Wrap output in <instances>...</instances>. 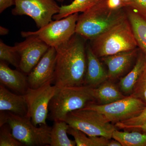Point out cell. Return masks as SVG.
<instances>
[{
    "label": "cell",
    "instance_id": "1",
    "mask_svg": "<svg viewBox=\"0 0 146 146\" xmlns=\"http://www.w3.org/2000/svg\"><path fill=\"white\" fill-rule=\"evenodd\" d=\"M85 39L76 34L56 47V64L53 82L58 89L84 84L86 70Z\"/></svg>",
    "mask_w": 146,
    "mask_h": 146
},
{
    "label": "cell",
    "instance_id": "2",
    "mask_svg": "<svg viewBox=\"0 0 146 146\" xmlns=\"http://www.w3.org/2000/svg\"><path fill=\"white\" fill-rule=\"evenodd\" d=\"M127 18L124 8L110 9L103 0L79 15L75 33L91 41Z\"/></svg>",
    "mask_w": 146,
    "mask_h": 146
},
{
    "label": "cell",
    "instance_id": "3",
    "mask_svg": "<svg viewBox=\"0 0 146 146\" xmlns=\"http://www.w3.org/2000/svg\"><path fill=\"white\" fill-rule=\"evenodd\" d=\"M90 41L91 49L98 58L131 50L138 46L127 18Z\"/></svg>",
    "mask_w": 146,
    "mask_h": 146
},
{
    "label": "cell",
    "instance_id": "4",
    "mask_svg": "<svg viewBox=\"0 0 146 146\" xmlns=\"http://www.w3.org/2000/svg\"><path fill=\"white\" fill-rule=\"evenodd\" d=\"M92 89L85 85L58 88L50 101L49 119L64 121L70 112L83 108L89 103L94 102Z\"/></svg>",
    "mask_w": 146,
    "mask_h": 146
},
{
    "label": "cell",
    "instance_id": "5",
    "mask_svg": "<svg viewBox=\"0 0 146 146\" xmlns=\"http://www.w3.org/2000/svg\"><path fill=\"white\" fill-rule=\"evenodd\" d=\"M7 121L13 136L24 146H50L52 127L41 124L39 127L32 122L27 116L16 115L6 111Z\"/></svg>",
    "mask_w": 146,
    "mask_h": 146
},
{
    "label": "cell",
    "instance_id": "6",
    "mask_svg": "<svg viewBox=\"0 0 146 146\" xmlns=\"http://www.w3.org/2000/svg\"><path fill=\"white\" fill-rule=\"evenodd\" d=\"M64 121L70 127L80 130L89 136H102L110 139L116 129L115 126L101 113L84 108L70 112Z\"/></svg>",
    "mask_w": 146,
    "mask_h": 146
},
{
    "label": "cell",
    "instance_id": "7",
    "mask_svg": "<svg viewBox=\"0 0 146 146\" xmlns=\"http://www.w3.org/2000/svg\"><path fill=\"white\" fill-rule=\"evenodd\" d=\"M79 13L71 14L65 18L52 21L35 31H22L23 37L36 35L49 47H56L68 42L75 34Z\"/></svg>",
    "mask_w": 146,
    "mask_h": 146
},
{
    "label": "cell",
    "instance_id": "8",
    "mask_svg": "<svg viewBox=\"0 0 146 146\" xmlns=\"http://www.w3.org/2000/svg\"><path fill=\"white\" fill-rule=\"evenodd\" d=\"M146 106V104L131 95L107 104H99L91 102L84 108L99 112L109 122H122L138 116Z\"/></svg>",
    "mask_w": 146,
    "mask_h": 146
},
{
    "label": "cell",
    "instance_id": "9",
    "mask_svg": "<svg viewBox=\"0 0 146 146\" xmlns=\"http://www.w3.org/2000/svg\"><path fill=\"white\" fill-rule=\"evenodd\" d=\"M50 81L36 88L29 87L25 94L28 108L27 117L35 126L47 124L49 105L58 88Z\"/></svg>",
    "mask_w": 146,
    "mask_h": 146
},
{
    "label": "cell",
    "instance_id": "10",
    "mask_svg": "<svg viewBox=\"0 0 146 146\" xmlns=\"http://www.w3.org/2000/svg\"><path fill=\"white\" fill-rule=\"evenodd\" d=\"M14 5L13 15L29 16L39 29L51 22L60 9L56 0H15Z\"/></svg>",
    "mask_w": 146,
    "mask_h": 146
},
{
    "label": "cell",
    "instance_id": "11",
    "mask_svg": "<svg viewBox=\"0 0 146 146\" xmlns=\"http://www.w3.org/2000/svg\"><path fill=\"white\" fill-rule=\"evenodd\" d=\"M23 42L14 45L20 55L19 69L29 74L38 63L50 47L36 35H28Z\"/></svg>",
    "mask_w": 146,
    "mask_h": 146
},
{
    "label": "cell",
    "instance_id": "12",
    "mask_svg": "<svg viewBox=\"0 0 146 146\" xmlns=\"http://www.w3.org/2000/svg\"><path fill=\"white\" fill-rule=\"evenodd\" d=\"M56 57L55 48L50 47L38 63L28 74L29 87L36 89L48 82L53 81Z\"/></svg>",
    "mask_w": 146,
    "mask_h": 146
},
{
    "label": "cell",
    "instance_id": "13",
    "mask_svg": "<svg viewBox=\"0 0 146 146\" xmlns=\"http://www.w3.org/2000/svg\"><path fill=\"white\" fill-rule=\"evenodd\" d=\"M138 54L136 48L102 57L108 69V79H116L122 75L130 68Z\"/></svg>",
    "mask_w": 146,
    "mask_h": 146
},
{
    "label": "cell",
    "instance_id": "14",
    "mask_svg": "<svg viewBox=\"0 0 146 146\" xmlns=\"http://www.w3.org/2000/svg\"><path fill=\"white\" fill-rule=\"evenodd\" d=\"M86 70L84 85L96 88L108 79V72L90 45L86 46Z\"/></svg>",
    "mask_w": 146,
    "mask_h": 146
},
{
    "label": "cell",
    "instance_id": "15",
    "mask_svg": "<svg viewBox=\"0 0 146 146\" xmlns=\"http://www.w3.org/2000/svg\"><path fill=\"white\" fill-rule=\"evenodd\" d=\"M23 72L11 69L5 61L1 60V84L21 95H25L29 88L27 76Z\"/></svg>",
    "mask_w": 146,
    "mask_h": 146
},
{
    "label": "cell",
    "instance_id": "16",
    "mask_svg": "<svg viewBox=\"0 0 146 146\" xmlns=\"http://www.w3.org/2000/svg\"><path fill=\"white\" fill-rule=\"evenodd\" d=\"M0 110L20 116H27V105L25 95L13 94L1 84Z\"/></svg>",
    "mask_w": 146,
    "mask_h": 146
},
{
    "label": "cell",
    "instance_id": "17",
    "mask_svg": "<svg viewBox=\"0 0 146 146\" xmlns=\"http://www.w3.org/2000/svg\"><path fill=\"white\" fill-rule=\"evenodd\" d=\"M124 8L138 46L146 58V16L130 7Z\"/></svg>",
    "mask_w": 146,
    "mask_h": 146
},
{
    "label": "cell",
    "instance_id": "18",
    "mask_svg": "<svg viewBox=\"0 0 146 146\" xmlns=\"http://www.w3.org/2000/svg\"><path fill=\"white\" fill-rule=\"evenodd\" d=\"M92 94L95 101L102 105L109 104L126 97L114 83L108 80L96 88H93Z\"/></svg>",
    "mask_w": 146,
    "mask_h": 146
},
{
    "label": "cell",
    "instance_id": "19",
    "mask_svg": "<svg viewBox=\"0 0 146 146\" xmlns=\"http://www.w3.org/2000/svg\"><path fill=\"white\" fill-rule=\"evenodd\" d=\"M146 65V58L142 52L138 54L135 65L125 76L121 79L119 85L120 90L126 94L132 93L135 84Z\"/></svg>",
    "mask_w": 146,
    "mask_h": 146
},
{
    "label": "cell",
    "instance_id": "20",
    "mask_svg": "<svg viewBox=\"0 0 146 146\" xmlns=\"http://www.w3.org/2000/svg\"><path fill=\"white\" fill-rule=\"evenodd\" d=\"M70 126L65 121H54L50 133V146H75V141L68 137V131Z\"/></svg>",
    "mask_w": 146,
    "mask_h": 146
},
{
    "label": "cell",
    "instance_id": "21",
    "mask_svg": "<svg viewBox=\"0 0 146 146\" xmlns=\"http://www.w3.org/2000/svg\"><path fill=\"white\" fill-rule=\"evenodd\" d=\"M102 1L103 0H74L70 4L61 6L59 12L54 16L53 19L60 20L73 13H82L87 9Z\"/></svg>",
    "mask_w": 146,
    "mask_h": 146
},
{
    "label": "cell",
    "instance_id": "22",
    "mask_svg": "<svg viewBox=\"0 0 146 146\" xmlns=\"http://www.w3.org/2000/svg\"><path fill=\"white\" fill-rule=\"evenodd\" d=\"M112 138L119 141L122 146H146V133L144 132L121 131L116 129L112 133Z\"/></svg>",
    "mask_w": 146,
    "mask_h": 146
},
{
    "label": "cell",
    "instance_id": "23",
    "mask_svg": "<svg viewBox=\"0 0 146 146\" xmlns=\"http://www.w3.org/2000/svg\"><path fill=\"white\" fill-rule=\"evenodd\" d=\"M68 133L74 138L77 146H108L110 141V139L102 136H87L81 131L70 127Z\"/></svg>",
    "mask_w": 146,
    "mask_h": 146
},
{
    "label": "cell",
    "instance_id": "24",
    "mask_svg": "<svg viewBox=\"0 0 146 146\" xmlns=\"http://www.w3.org/2000/svg\"><path fill=\"white\" fill-rule=\"evenodd\" d=\"M0 60L19 68L21 58L15 46H8L2 40L0 41Z\"/></svg>",
    "mask_w": 146,
    "mask_h": 146
},
{
    "label": "cell",
    "instance_id": "25",
    "mask_svg": "<svg viewBox=\"0 0 146 146\" xmlns=\"http://www.w3.org/2000/svg\"><path fill=\"white\" fill-rule=\"evenodd\" d=\"M0 128V146H24L13 136L11 128L8 123L3 125Z\"/></svg>",
    "mask_w": 146,
    "mask_h": 146
},
{
    "label": "cell",
    "instance_id": "26",
    "mask_svg": "<svg viewBox=\"0 0 146 146\" xmlns=\"http://www.w3.org/2000/svg\"><path fill=\"white\" fill-rule=\"evenodd\" d=\"M130 95L146 104V65Z\"/></svg>",
    "mask_w": 146,
    "mask_h": 146
},
{
    "label": "cell",
    "instance_id": "27",
    "mask_svg": "<svg viewBox=\"0 0 146 146\" xmlns=\"http://www.w3.org/2000/svg\"><path fill=\"white\" fill-rule=\"evenodd\" d=\"M146 121V106L138 116L131 119L115 123L116 128L126 130L129 128L140 125Z\"/></svg>",
    "mask_w": 146,
    "mask_h": 146
},
{
    "label": "cell",
    "instance_id": "28",
    "mask_svg": "<svg viewBox=\"0 0 146 146\" xmlns=\"http://www.w3.org/2000/svg\"><path fill=\"white\" fill-rule=\"evenodd\" d=\"M125 7L133 9L146 16V0H129L125 3Z\"/></svg>",
    "mask_w": 146,
    "mask_h": 146
},
{
    "label": "cell",
    "instance_id": "29",
    "mask_svg": "<svg viewBox=\"0 0 146 146\" xmlns=\"http://www.w3.org/2000/svg\"><path fill=\"white\" fill-rule=\"evenodd\" d=\"M108 7L113 10H117L125 7V3L122 0H106Z\"/></svg>",
    "mask_w": 146,
    "mask_h": 146
},
{
    "label": "cell",
    "instance_id": "30",
    "mask_svg": "<svg viewBox=\"0 0 146 146\" xmlns=\"http://www.w3.org/2000/svg\"><path fill=\"white\" fill-rule=\"evenodd\" d=\"M15 0H0V13L15 5Z\"/></svg>",
    "mask_w": 146,
    "mask_h": 146
},
{
    "label": "cell",
    "instance_id": "31",
    "mask_svg": "<svg viewBox=\"0 0 146 146\" xmlns=\"http://www.w3.org/2000/svg\"><path fill=\"white\" fill-rule=\"evenodd\" d=\"M129 131H143L144 133H146V121L145 122L142 123L140 125L132 127L129 128L126 130Z\"/></svg>",
    "mask_w": 146,
    "mask_h": 146
},
{
    "label": "cell",
    "instance_id": "32",
    "mask_svg": "<svg viewBox=\"0 0 146 146\" xmlns=\"http://www.w3.org/2000/svg\"><path fill=\"white\" fill-rule=\"evenodd\" d=\"M9 31L8 29L4 27H0V35H5L8 34Z\"/></svg>",
    "mask_w": 146,
    "mask_h": 146
},
{
    "label": "cell",
    "instance_id": "33",
    "mask_svg": "<svg viewBox=\"0 0 146 146\" xmlns=\"http://www.w3.org/2000/svg\"><path fill=\"white\" fill-rule=\"evenodd\" d=\"M108 146H122V145L119 141L114 139V140L110 141Z\"/></svg>",
    "mask_w": 146,
    "mask_h": 146
},
{
    "label": "cell",
    "instance_id": "34",
    "mask_svg": "<svg viewBox=\"0 0 146 146\" xmlns=\"http://www.w3.org/2000/svg\"><path fill=\"white\" fill-rule=\"evenodd\" d=\"M57 1L59 2H63L65 0H56Z\"/></svg>",
    "mask_w": 146,
    "mask_h": 146
},
{
    "label": "cell",
    "instance_id": "35",
    "mask_svg": "<svg viewBox=\"0 0 146 146\" xmlns=\"http://www.w3.org/2000/svg\"><path fill=\"white\" fill-rule=\"evenodd\" d=\"M123 2H124L125 3L127 2L129 0H122Z\"/></svg>",
    "mask_w": 146,
    "mask_h": 146
}]
</instances>
